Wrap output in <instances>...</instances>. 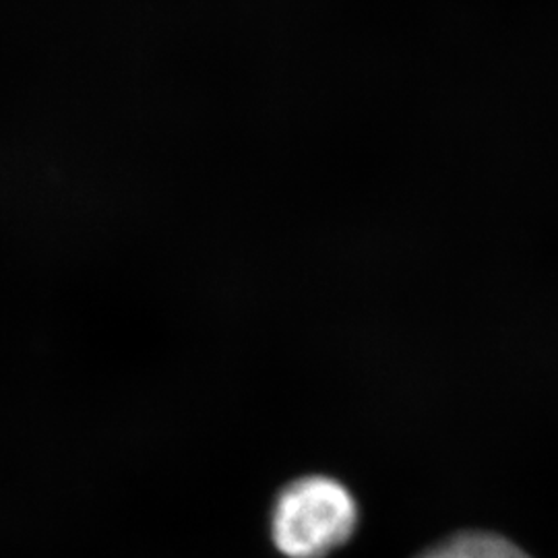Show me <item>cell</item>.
<instances>
[{
	"label": "cell",
	"mask_w": 558,
	"mask_h": 558,
	"mask_svg": "<svg viewBox=\"0 0 558 558\" xmlns=\"http://www.w3.org/2000/svg\"><path fill=\"white\" fill-rule=\"evenodd\" d=\"M416 558H532L518 544L490 532H461L440 539Z\"/></svg>",
	"instance_id": "2"
},
{
	"label": "cell",
	"mask_w": 558,
	"mask_h": 558,
	"mask_svg": "<svg viewBox=\"0 0 558 558\" xmlns=\"http://www.w3.org/2000/svg\"><path fill=\"white\" fill-rule=\"evenodd\" d=\"M354 495L329 476H304L279 490L271 509V539L286 558H325L359 527Z\"/></svg>",
	"instance_id": "1"
}]
</instances>
